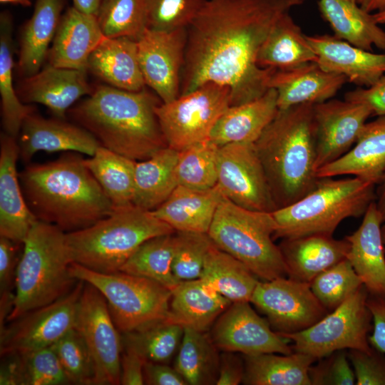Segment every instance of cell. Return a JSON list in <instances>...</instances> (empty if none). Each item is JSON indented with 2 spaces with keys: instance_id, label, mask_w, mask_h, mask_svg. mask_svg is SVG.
I'll return each instance as SVG.
<instances>
[{
  "instance_id": "6da1fadb",
  "label": "cell",
  "mask_w": 385,
  "mask_h": 385,
  "mask_svg": "<svg viewBox=\"0 0 385 385\" xmlns=\"http://www.w3.org/2000/svg\"><path fill=\"white\" fill-rule=\"evenodd\" d=\"M306 0H205L188 28L180 95L207 82L226 86L230 106L264 95L275 71L257 64L274 25Z\"/></svg>"
},
{
  "instance_id": "7a4b0ae2",
  "label": "cell",
  "mask_w": 385,
  "mask_h": 385,
  "mask_svg": "<svg viewBox=\"0 0 385 385\" xmlns=\"http://www.w3.org/2000/svg\"><path fill=\"white\" fill-rule=\"evenodd\" d=\"M24 198L38 220L66 233L95 224L114 207L80 154L69 152L19 173Z\"/></svg>"
},
{
  "instance_id": "3957f363",
  "label": "cell",
  "mask_w": 385,
  "mask_h": 385,
  "mask_svg": "<svg viewBox=\"0 0 385 385\" xmlns=\"http://www.w3.org/2000/svg\"><path fill=\"white\" fill-rule=\"evenodd\" d=\"M161 103L145 88L134 92L99 86L68 112L102 146L140 161L168 146L155 113Z\"/></svg>"
},
{
  "instance_id": "277c9868",
  "label": "cell",
  "mask_w": 385,
  "mask_h": 385,
  "mask_svg": "<svg viewBox=\"0 0 385 385\" xmlns=\"http://www.w3.org/2000/svg\"><path fill=\"white\" fill-rule=\"evenodd\" d=\"M313 106L279 109L254 143L277 209L302 197L319 179Z\"/></svg>"
},
{
  "instance_id": "5b68a950",
  "label": "cell",
  "mask_w": 385,
  "mask_h": 385,
  "mask_svg": "<svg viewBox=\"0 0 385 385\" xmlns=\"http://www.w3.org/2000/svg\"><path fill=\"white\" fill-rule=\"evenodd\" d=\"M72 262L66 232L37 220L23 242L12 308L6 321L11 322L69 293L78 282L69 271Z\"/></svg>"
},
{
  "instance_id": "8992f818",
  "label": "cell",
  "mask_w": 385,
  "mask_h": 385,
  "mask_svg": "<svg viewBox=\"0 0 385 385\" xmlns=\"http://www.w3.org/2000/svg\"><path fill=\"white\" fill-rule=\"evenodd\" d=\"M175 230L151 211L134 204L114 207L86 228L66 233L73 262L101 273L119 272L145 241Z\"/></svg>"
},
{
  "instance_id": "52a82bcc",
  "label": "cell",
  "mask_w": 385,
  "mask_h": 385,
  "mask_svg": "<svg viewBox=\"0 0 385 385\" xmlns=\"http://www.w3.org/2000/svg\"><path fill=\"white\" fill-rule=\"evenodd\" d=\"M376 184L352 176L319 178L307 194L294 202L271 212L277 238L309 235H333L346 218L359 217L375 200Z\"/></svg>"
},
{
  "instance_id": "ba28073f",
  "label": "cell",
  "mask_w": 385,
  "mask_h": 385,
  "mask_svg": "<svg viewBox=\"0 0 385 385\" xmlns=\"http://www.w3.org/2000/svg\"><path fill=\"white\" fill-rule=\"evenodd\" d=\"M276 229L271 212L248 210L225 197L207 234L218 248L242 262L257 278L268 281L287 277L281 251L274 242Z\"/></svg>"
},
{
  "instance_id": "9c48e42d",
  "label": "cell",
  "mask_w": 385,
  "mask_h": 385,
  "mask_svg": "<svg viewBox=\"0 0 385 385\" xmlns=\"http://www.w3.org/2000/svg\"><path fill=\"white\" fill-rule=\"evenodd\" d=\"M69 271L76 279L93 285L103 295L121 334L168 318L172 292L154 280L120 271L101 273L74 262Z\"/></svg>"
},
{
  "instance_id": "30bf717a",
  "label": "cell",
  "mask_w": 385,
  "mask_h": 385,
  "mask_svg": "<svg viewBox=\"0 0 385 385\" xmlns=\"http://www.w3.org/2000/svg\"><path fill=\"white\" fill-rule=\"evenodd\" d=\"M369 292L362 285L340 306L310 327L295 333L279 334L292 343L294 351L317 361L330 354L349 349L369 351L372 315L367 306Z\"/></svg>"
},
{
  "instance_id": "8fae6325",
  "label": "cell",
  "mask_w": 385,
  "mask_h": 385,
  "mask_svg": "<svg viewBox=\"0 0 385 385\" xmlns=\"http://www.w3.org/2000/svg\"><path fill=\"white\" fill-rule=\"evenodd\" d=\"M229 87L207 82L155 108L168 146L176 150L210 139L215 123L230 106Z\"/></svg>"
},
{
  "instance_id": "7c38bea8",
  "label": "cell",
  "mask_w": 385,
  "mask_h": 385,
  "mask_svg": "<svg viewBox=\"0 0 385 385\" xmlns=\"http://www.w3.org/2000/svg\"><path fill=\"white\" fill-rule=\"evenodd\" d=\"M85 282L58 300L30 311L1 328V356L50 347L76 327L78 304Z\"/></svg>"
},
{
  "instance_id": "4fadbf2b",
  "label": "cell",
  "mask_w": 385,
  "mask_h": 385,
  "mask_svg": "<svg viewBox=\"0 0 385 385\" xmlns=\"http://www.w3.org/2000/svg\"><path fill=\"white\" fill-rule=\"evenodd\" d=\"M75 328L92 357L94 385L120 384V332L113 321L103 295L86 282L78 301Z\"/></svg>"
},
{
  "instance_id": "5bb4252c",
  "label": "cell",
  "mask_w": 385,
  "mask_h": 385,
  "mask_svg": "<svg viewBox=\"0 0 385 385\" xmlns=\"http://www.w3.org/2000/svg\"><path fill=\"white\" fill-rule=\"evenodd\" d=\"M250 302L266 316L272 329L279 334L303 331L329 312L309 283L287 277L260 281Z\"/></svg>"
},
{
  "instance_id": "9a60e30c",
  "label": "cell",
  "mask_w": 385,
  "mask_h": 385,
  "mask_svg": "<svg viewBox=\"0 0 385 385\" xmlns=\"http://www.w3.org/2000/svg\"><path fill=\"white\" fill-rule=\"evenodd\" d=\"M217 184L227 199L242 207L261 212L277 209L254 144L220 147Z\"/></svg>"
},
{
  "instance_id": "2e32d148",
  "label": "cell",
  "mask_w": 385,
  "mask_h": 385,
  "mask_svg": "<svg viewBox=\"0 0 385 385\" xmlns=\"http://www.w3.org/2000/svg\"><path fill=\"white\" fill-rule=\"evenodd\" d=\"M188 29L160 31L146 29L137 40L138 58L145 85L163 103L180 94Z\"/></svg>"
},
{
  "instance_id": "e0dca14e",
  "label": "cell",
  "mask_w": 385,
  "mask_h": 385,
  "mask_svg": "<svg viewBox=\"0 0 385 385\" xmlns=\"http://www.w3.org/2000/svg\"><path fill=\"white\" fill-rule=\"evenodd\" d=\"M210 337L217 349L245 356L294 352L289 340L273 331L267 319L257 314L250 302L232 303L217 318Z\"/></svg>"
},
{
  "instance_id": "ac0fdd59",
  "label": "cell",
  "mask_w": 385,
  "mask_h": 385,
  "mask_svg": "<svg viewBox=\"0 0 385 385\" xmlns=\"http://www.w3.org/2000/svg\"><path fill=\"white\" fill-rule=\"evenodd\" d=\"M370 116L371 111L366 106L345 99L314 104L316 170L345 155Z\"/></svg>"
},
{
  "instance_id": "d6986e66",
  "label": "cell",
  "mask_w": 385,
  "mask_h": 385,
  "mask_svg": "<svg viewBox=\"0 0 385 385\" xmlns=\"http://www.w3.org/2000/svg\"><path fill=\"white\" fill-rule=\"evenodd\" d=\"M17 143L19 158L24 163H29L41 150L76 152L92 156L101 146L84 128L56 118H44L34 112L24 120Z\"/></svg>"
},
{
  "instance_id": "ffe728a7",
  "label": "cell",
  "mask_w": 385,
  "mask_h": 385,
  "mask_svg": "<svg viewBox=\"0 0 385 385\" xmlns=\"http://www.w3.org/2000/svg\"><path fill=\"white\" fill-rule=\"evenodd\" d=\"M325 71L342 75L347 81L369 87L385 74V53H374L324 34L306 36Z\"/></svg>"
},
{
  "instance_id": "44dd1931",
  "label": "cell",
  "mask_w": 385,
  "mask_h": 385,
  "mask_svg": "<svg viewBox=\"0 0 385 385\" xmlns=\"http://www.w3.org/2000/svg\"><path fill=\"white\" fill-rule=\"evenodd\" d=\"M18 158L16 139L4 132L0 137V236L23 244L38 220L24 198L16 169Z\"/></svg>"
},
{
  "instance_id": "7402d4cb",
  "label": "cell",
  "mask_w": 385,
  "mask_h": 385,
  "mask_svg": "<svg viewBox=\"0 0 385 385\" xmlns=\"http://www.w3.org/2000/svg\"><path fill=\"white\" fill-rule=\"evenodd\" d=\"M93 91L86 80V71L48 64L36 73L24 78L17 94L23 103L42 104L55 118L66 120L71 106Z\"/></svg>"
},
{
  "instance_id": "603a6c76",
  "label": "cell",
  "mask_w": 385,
  "mask_h": 385,
  "mask_svg": "<svg viewBox=\"0 0 385 385\" xmlns=\"http://www.w3.org/2000/svg\"><path fill=\"white\" fill-rule=\"evenodd\" d=\"M384 223L374 201L363 215L357 230L345 237L350 245L346 259L369 294L381 297H385Z\"/></svg>"
},
{
  "instance_id": "cb8c5ba5",
  "label": "cell",
  "mask_w": 385,
  "mask_h": 385,
  "mask_svg": "<svg viewBox=\"0 0 385 385\" xmlns=\"http://www.w3.org/2000/svg\"><path fill=\"white\" fill-rule=\"evenodd\" d=\"M105 38L96 16L70 7L62 15L49 48V64L88 71L90 55Z\"/></svg>"
},
{
  "instance_id": "d4e9b609",
  "label": "cell",
  "mask_w": 385,
  "mask_h": 385,
  "mask_svg": "<svg viewBox=\"0 0 385 385\" xmlns=\"http://www.w3.org/2000/svg\"><path fill=\"white\" fill-rule=\"evenodd\" d=\"M347 81L345 76L323 70L317 62L274 71L269 88L277 94L278 109L304 104H316L331 99Z\"/></svg>"
},
{
  "instance_id": "484cf974",
  "label": "cell",
  "mask_w": 385,
  "mask_h": 385,
  "mask_svg": "<svg viewBox=\"0 0 385 385\" xmlns=\"http://www.w3.org/2000/svg\"><path fill=\"white\" fill-rule=\"evenodd\" d=\"M284 261L287 277L305 283L346 259L349 243L333 235H309L282 239L278 245Z\"/></svg>"
},
{
  "instance_id": "4316f807",
  "label": "cell",
  "mask_w": 385,
  "mask_h": 385,
  "mask_svg": "<svg viewBox=\"0 0 385 385\" xmlns=\"http://www.w3.org/2000/svg\"><path fill=\"white\" fill-rule=\"evenodd\" d=\"M385 170V116L366 122L353 147L317 170L318 178L351 175L376 185Z\"/></svg>"
},
{
  "instance_id": "83f0119b",
  "label": "cell",
  "mask_w": 385,
  "mask_h": 385,
  "mask_svg": "<svg viewBox=\"0 0 385 385\" xmlns=\"http://www.w3.org/2000/svg\"><path fill=\"white\" fill-rule=\"evenodd\" d=\"M225 197L217 184L204 190L178 185L168 198L151 212L175 231L207 233Z\"/></svg>"
},
{
  "instance_id": "f1b7e54d",
  "label": "cell",
  "mask_w": 385,
  "mask_h": 385,
  "mask_svg": "<svg viewBox=\"0 0 385 385\" xmlns=\"http://www.w3.org/2000/svg\"><path fill=\"white\" fill-rule=\"evenodd\" d=\"M278 110L277 91L269 88L255 100L230 106L215 123L210 139L219 146L254 144Z\"/></svg>"
},
{
  "instance_id": "f546056e",
  "label": "cell",
  "mask_w": 385,
  "mask_h": 385,
  "mask_svg": "<svg viewBox=\"0 0 385 385\" xmlns=\"http://www.w3.org/2000/svg\"><path fill=\"white\" fill-rule=\"evenodd\" d=\"M87 71L121 90L135 92L145 88L137 41L128 37H106L90 55Z\"/></svg>"
},
{
  "instance_id": "4dcf8cb0",
  "label": "cell",
  "mask_w": 385,
  "mask_h": 385,
  "mask_svg": "<svg viewBox=\"0 0 385 385\" xmlns=\"http://www.w3.org/2000/svg\"><path fill=\"white\" fill-rule=\"evenodd\" d=\"M171 292L167 319L200 332L208 330L232 304L200 278L182 281Z\"/></svg>"
},
{
  "instance_id": "1f68e13d",
  "label": "cell",
  "mask_w": 385,
  "mask_h": 385,
  "mask_svg": "<svg viewBox=\"0 0 385 385\" xmlns=\"http://www.w3.org/2000/svg\"><path fill=\"white\" fill-rule=\"evenodd\" d=\"M318 9L334 36L358 48L373 51L375 46L385 50V31L352 0H318Z\"/></svg>"
},
{
  "instance_id": "d6a6232c",
  "label": "cell",
  "mask_w": 385,
  "mask_h": 385,
  "mask_svg": "<svg viewBox=\"0 0 385 385\" xmlns=\"http://www.w3.org/2000/svg\"><path fill=\"white\" fill-rule=\"evenodd\" d=\"M64 0H36L33 14L23 27L19 73L31 76L41 69L58 26Z\"/></svg>"
},
{
  "instance_id": "836d02e7",
  "label": "cell",
  "mask_w": 385,
  "mask_h": 385,
  "mask_svg": "<svg viewBox=\"0 0 385 385\" xmlns=\"http://www.w3.org/2000/svg\"><path fill=\"white\" fill-rule=\"evenodd\" d=\"M317 56L290 12L281 16L260 47L257 64L262 68L287 70L316 62Z\"/></svg>"
},
{
  "instance_id": "e575fe53",
  "label": "cell",
  "mask_w": 385,
  "mask_h": 385,
  "mask_svg": "<svg viewBox=\"0 0 385 385\" xmlns=\"http://www.w3.org/2000/svg\"><path fill=\"white\" fill-rule=\"evenodd\" d=\"M178 150L169 146L150 158L136 162L133 204L149 211L162 205L178 185Z\"/></svg>"
},
{
  "instance_id": "d590c367",
  "label": "cell",
  "mask_w": 385,
  "mask_h": 385,
  "mask_svg": "<svg viewBox=\"0 0 385 385\" xmlns=\"http://www.w3.org/2000/svg\"><path fill=\"white\" fill-rule=\"evenodd\" d=\"M242 383L249 385H312L309 369L317 360L301 352L245 356Z\"/></svg>"
},
{
  "instance_id": "8d00e7d4",
  "label": "cell",
  "mask_w": 385,
  "mask_h": 385,
  "mask_svg": "<svg viewBox=\"0 0 385 385\" xmlns=\"http://www.w3.org/2000/svg\"><path fill=\"white\" fill-rule=\"evenodd\" d=\"M200 279L232 303L250 302L260 282L242 262L214 243L206 255Z\"/></svg>"
},
{
  "instance_id": "74e56055",
  "label": "cell",
  "mask_w": 385,
  "mask_h": 385,
  "mask_svg": "<svg viewBox=\"0 0 385 385\" xmlns=\"http://www.w3.org/2000/svg\"><path fill=\"white\" fill-rule=\"evenodd\" d=\"M217 349L211 337L204 332L184 327L173 367L187 384H214L220 363Z\"/></svg>"
},
{
  "instance_id": "f35d334b",
  "label": "cell",
  "mask_w": 385,
  "mask_h": 385,
  "mask_svg": "<svg viewBox=\"0 0 385 385\" xmlns=\"http://www.w3.org/2000/svg\"><path fill=\"white\" fill-rule=\"evenodd\" d=\"M90 157L85 159V164L113 207L133 204L137 161L102 145Z\"/></svg>"
},
{
  "instance_id": "ab89813d",
  "label": "cell",
  "mask_w": 385,
  "mask_h": 385,
  "mask_svg": "<svg viewBox=\"0 0 385 385\" xmlns=\"http://www.w3.org/2000/svg\"><path fill=\"white\" fill-rule=\"evenodd\" d=\"M12 21L8 12L0 16V95L1 123L4 133L17 138L25 118L34 113L31 106L24 105L13 85Z\"/></svg>"
},
{
  "instance_id": "60d3db41",
  "label": "cell",
  "mask_w": 385,
  "mask_h": 385,
  "mask_svg": "<svg viewBox=\"0 0 385 385\" xmlns=\"http://www.w3.org/2000/svg\"><path fill=\"white\" fill-rule=\"evenodd\" d=\"M173 250L174 233L152 237L138 247L120 271L154 280L172 291L180 282L172 270Z\"/></svg>"
},
{
  "instance_id": "b9f144b4",
  "label": "cell",
  "mask_w": 385,
  "mask_h": 385,
  "mask_svg": "<svg viewBox=\"0 0 385 385\" xmlns=\"http://www.w3.org/2000/svg\"><path fill=\"white\" fill-rule=\"evenodd\" d=\"M183 332V326L166 319L121 334L122 343L135 349L145 361L167 364L178 352Z\"/></svg>"
},
{
  "instance_id": "7bdbcfd3",
  "label": "cell",
  "mask_w": 385,
  "mask_h": 385,
  "mask_svg": "<svg viewBox=\"0 0 385 385\" xmlns=\"http://www.w3.org/2000/svg\"><path fill=\"white\" fill-rule=\"evenodd\" d=\"M220 147L207 139L179 150L176 166L178 185L198 190L215 186Z\"/></svg>"
},
{
  "instance_id": "ee69618b",
  "label": "cell",
  "mask_w": 385,
  "mask_h": 385,
  "mask_svg": "<svg viewBox=\"0 0 385 385\" xmlns=\"http://www.w3.org/2000/svg\"><path fill=\"white\" fill-rule=\"evenodd\" d=\"M96 17L106 37L137 41L147 29L145 0H102Z\"/></svg>"
},
{
  "instance_id": "f6af8a7d",
  "label": "cell",
  "mask_w": 385,
  "mask_h": 385,
  "mask_svg": "<svg viewBox=\"0 0 385 385\" xmlns=\"http://www.w3.org/2000/svg\"><path fill=\"white\" fill-rule=\"evenodd\" d=\"M18 385H64L70 381L51 346L12 354Z\"/></svg>"
},
{
  "instance_id": "bcb514c9",
  "label": "cell",
  "mask_w": 385,
  "mask_h": 385,
  "mask_svg": "<svg viewBox=\"0 0 385 385\" xmlns=\"http://www.w3.org/2000/svg\"><path fill=\"white\" fill-rule=\"evenodd\" d=\"M309 284L315 297L329 312L340 306L364 285L347 259L320 273Z\"/></svg>"
},
{
  "instance_id": "7dc6e473",
  "label": "cell",
  "mask_w": 385,
  "mask_h": 385,
  "mask_svg": "<svg viewBox=\"0 0 385 385\" xmlns=\"http://www.w3.org/2000/svg\"><path fill=\"white\" fill-rule=\"evenodd\" d=\"M213 244L207 233L175 231L172 270L180 282L199 279Z\"/></svg>"
},
{
  "instance_id": "c3c4849f",
  "label": "cell",
  "mask_w": 385,
  "mask_h": 385,
  "mask_svg": "<svg viewBox=\"0 0 385 385\" xmlns=\"http://www.w3.org/2000/svg\"><path fill=\"white\" fill-rule=\"evenodd\" d=\"M71 384H94V364L89 350L78 331L74 328L53 346Z\"/></svg>"
},
{
  "instance_id": "681fc988",
  "label": "cell",
  "mask_w": 385,
  "mask_h": 385,
  "mask_svg": "<svg viewBox=\"0 0 385 385\" xmlns=\"http://www.w3.org/2000/svg\"><path fill=\"white\" fill-rule=\"evenodd\" d=\"M205 0H145L147 29L170 31L188 29Z\"/></svg>"
},
{
  "instance_id": "f907efd6",
  "label": "cell",
  "mask_w": 385,
  "mask_h": 385,
  "mask_svg": "<svg viewBox=\"0 0 385 385\" xmlns=\"http://www.w3.org/2000/svg\"><path fill=\"white\" fill-rule=\"evenodd\" d=\"M309 369L312 385H354L356 378L347 353L336 351L317 360Z\"/></svg>"
},
{
  "instance_id": "816d5d0a",
  "label": "cell",
  "mask_w": 385,
  "mask_h": 385,
  "mask_svg": "<svg viewBox=\"0 0 385 385\" xmlns=\"http://www.w3.org/2000/svg\"><path fill=\"white\" fill-rule=\"evenodd\" d=\"M347 354L354 369L355 384L385 385L384 353L372 347L369 351L350 349Z\"/></svg>"
},
{
  "instance_id": "f5cc1de1",
  "label": "cell",
  "mask_w": 385,
  "mask_h": 385,
  "mask_svg": "<svg viewBox=\"0 0 385 385\" xmlns=\"http://www.w3.org/2000/svg\"><path fill=\"white\" fill-rule=\"evenodd\" d=\"M344 99L366 106L371 116H385V74L369 87L346 93Z\"/></svg>"
},
{
  "instance_id": "db71d44e",
  "label": "cell",
  "mask_w": 385,
  "mask_h": 385,
  "mask_svg": "<svg viewBox=\"0 0 385 385\" xmlns=\"http://www.w3.org/2000/svg\"><path fill=\"white\" fill-rule=\"evenodd\" d=\"M5 237L0 236V290L1 294L11 293V287L15 282L19 259L17 251L20 245Z\"/></svg>"
},
{
  "instance_id": "11a10c76",
  "label": "cell",
  "mask_w": 385,
  "mask_h": 385,
  "mask_svg": "<svg viewBox=\"0 0 385 385\" xmlns=\"http://www.w3.org/2000/svg\"><path fill=\"white\" fill-rule=\"evenodd\" d=\"M120 359V384H145L143 368L144 358L133 348L123 345Z\"/></svg>"
},
{
  "instance_id": "9f6ffc18",
  "label": "cell",
  "mask_w": 385,
  "mask_h": 385,
  "mask_svg": "<svg viewBox=\"0 0 385 385\" xmlns=\"http://www.w3.org/2000/svg\"><path fill=\"white\" fill-rule=\"evenodd\" d=\"M366 303L373 322L369 342L371 346L385 354V297L369 294Z\"/></svg>"
},
{
  "instance_id": "6f0895ef",
  "label": "cell",
  "mask_w": 385,
  "mask_h": 385,
  "mask_svg": "<svg viewBox=\"0 0 385 385\" xmlns=\"http://www.w3.org/2000/svg\"><path fill=\"white\" fill-rule=\"evenodd\" d=\"M245 362L232 351H224L220 355L217 385H238L242 383Z\"/></svg>"
},
{
  "instance_id": "680465c9",
  "label": "cell",
  "mask_w": 385,
  "mask_h": 385,
  "mask_svg": "<svg viewBox=\"0 0 385 385\" xmlns=\"http://www.w3.org/2000/svg\"><path fill=\"white\" fill-rule=\"evenodd\" d=\"M144 381L149 385H185L183 376L167 364L146 361L143 368Z\"/></svg>"
},
{
  "instance_id": "91938a15",
  "label": "cell",
  "mask_w": 385,
  "mask_h": 385,
  "mask_svg": "<svg viewBox=\"0 0 385 385\" xmlns=\"http://www.w3.org/2000/svg\"><path fill=\"white\" fill-rule=\"evenodd\" d=\"M374 202L385 222V170L376 185Z\"/></svg>"
},
{
  "instance_id": "94428289",
  "label": "cell",
  "mask_w": 385,
  "mask_h": 385,
  "mask_svg": "<svg viewBox=\"0 0 385 385\" xmlns=\"http://www.w3.org/2000/svg\"><path fill=\"white\" fill-rule=\"evenodd\" d=\"M102 0H73V7L77 10L97 16Z\"/></svg>"
},
{
  "instance_id": "6125c7cd",
  "label": "cell",
  "mask_w": 385,
  "mask_h": 385,
  "mask_svg": "<svg viewBox=\"0 0 385 385\" xmlns=\"http://www.w3.org/2000/svg\"><path fill=\"white\" fill-rule=\"evenodd\" d=\"M359 5L366 12H378L385 9V0H359Z\"/></svg>"
},
{
  "instance_id": "be15d7a7",
  "label": "cell",
  "mask_w": 385,
  "mask_h": 385,
  "mask_svg": "<svg viewBox=\"0 0 385 385\" xmlns=\"http://www.w3.org/2000/svg\"><path fill=\"white\" fill-rule=\"evenodd\" d=\"M373 16L377 24H385V9L382 11L375 13L374 14H373Z\"/></svg>"
},
{
  "instance_id": "e7e4bbea",
  "label": "cell",
  "mask_w": 385,
  "mask_h": 385,
  "mask_svg": "<svg viewBox=\"0 0 385 385\" xmlns=\"http://www.w3.org/2000/svg\"><path fill=\"white\" fill-rule=\"evenodd\" d=\"M1 3H11L18 4L23 6H29L30 4L29 0H0Z\"/></svg>"
},
{
  "instance_id": "03108f58",
  "label": "cell",
  "mask_w": 385,
  "mask_h": 385,
  "mask_svg": "<svg viewBox=\"0 0 385 385\" xmlns=\"http://www.w3.org/2000/svg\"><path fill=\"white\" fill-rule=\"evenodd\" d=\"M382 236H383V240L385 245V224H384L382 226Z\"/></svg>"
},
{
  "instance_id": "003e7915",
  "label": "cell",
  "mask_w": 385,
  "mask_h": 385,
  "mask_svg": "<svg viewBox=\"0 0 385 385\" xmlns=\"http://www.w3.org/2000/svg\"><path fill=\"white\" fill-rule=\"evenodd\" d=\"M352 1H355L356 3H358V4H359V0H352Z\"/></svg>"
}]
</instances>
